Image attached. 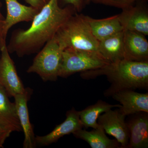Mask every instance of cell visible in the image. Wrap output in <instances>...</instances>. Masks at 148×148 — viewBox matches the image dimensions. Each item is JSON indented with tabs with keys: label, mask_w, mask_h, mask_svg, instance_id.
<instances>
[{
	"label": "cell",
	"mask_w": 148,
	"mask_h": 148,
	"mask_svg": "<svg viewBox=\"0 0 148 148\" xmlns=\"http://www.w3.org/2000/svg\"><path fill=\"white\" fill-rule=\"evenodd\" d=\"M63 50L53 36L38 52L27 73L37 74L44 82L57 80Z\"/></svg>",
	"instance_id": "obj_4"
},
{
	"label": "cell",
	"mask_w": 148,
	"mask_h": 148,
	"mask_svg": "<svg viewBox=\"0 0 148 148\" xmlns=\"http://www.w3.org/2000/svg\"><path fill=\"white\" fill-rule=\"evenodd\" d=\"M32 92V89L28 88L24 93L18 94L14 97L18 120L24 133V148H34L36 147L35 142L36 136L29 119L27 105Z\"/></svg>",
	"instance_id": "obj_11"
},
{
	"label": "cell",
	"mask_w": 148,
	"mask_h": 148,
	"mask_svg": "<svg viewBox=\"0 0 148 148\" xmlns=\"http://www.w3.org/2000/svg\"><path fill=\"white\" fill-rule=\"evenodd\" d=\"M122 10L118 14L119 19L123 31L138 32L147 36L148 35V11L145 2L139 1Z\"/></svg>",
	"instance_id": "obj_8"
},
{
	"label": "cell",
	"mask_w": 148,
	"mask_h": 148,
	"mask_svg": "<svg viewBox=\"0 0 148 148\" xmlns=\"http://www.w3.org/2000/svg\"><path fill=\"white\" fill-rule=\"evenodd\" d=\"M84 16L92 34L99 41L123 31L118 14L102 19H95L86 15Z\"/></svg>",
	"instance_id": "obj_17"
},
{
	"label": "cell",
	"mask_w": 148,
	"mask_h": 148,
	"mask_svg": "<svg viewBox=\"0 0 148 148\" xmlns=\"http://www.w3.org/2000/svg\"><path fill=\"white\" fill-rule=\"evenodd\" d=\"M84 15L74 14L60 27L54 38L64 50L71 49L98 53L99 41L92 34Z\"/></svg>",
	"instance_id": "obj_3"
},
{
	"label": "cell",
	"mask_w": 148,
	"mask_h": 148,
	"mask_svg": "<svg viewBox=\"0 0 148 148\" xmlns=\"http://www.w3.org/2000/svg\"><path fill=\"white\" fill-rule=\"evenodd\" d=\"M4 20H0V50L6 45V36L4 32Z\"/></svg>",
	"instance_id": "obj_24"
},
{
	"label": "cell",
	"mask_w": 148,
	"mask_h": 148,
	"mask_svg": "<svg viewBox=\"0 0 148 148\" xmlns=\"http://www.w3.org/2000/svg\"><path fill=\"white\" fill-rule=\"evenodd\" d=\"M147 0H92L91 2L97 4L114 7L123 9L133 5L136 2H147Z\"/></svg>",
	"instance_id": "obj_20"
},
{
	"label": "cell",
	"mask_w": 148,
	"mask_h": 148,
	"mask_svg": "<svg viewBox=\"0 0 148 148\" xmlns=\"http://www.w3.org/2000/svg\"><path fill=\"white\" fill-rule=\"evenodd\" d=\"M29 5L38 10L45 6L50 0H25Z\"/></svg>",
	"instance_id": "obj_22"
},
{
	"label": "cell",
	"mask_w": 148,
	"mask_h": 148,
	"mask_svg": "<svg viewBox=\"0 0 148 148\" xmlns=\"http://www.w3.org/2000/svg\"><path fill=\"white\" fill-rule=\"evenodd\" d=\"M9 97L0 85V126L12 132L22 131L15 103L10 102Z\"/></svg>",
	"instance_id": "obj_16"
},
{
	"label": "cell",
	"mask_w": 148,
	"mask_h": 148,
	"mask_svg": "<svg viewBox=\"0 0 148 148\" xmlns=\"http://www.w3.org/2000/svg\"><path fill=\"white\" fill-rule=\"evenodd\" d=\"M120 104L111 105L99 100L94 105L88 106L82 110L79 111L80 119L83 127L93 129L98 128L100 125L98 123V117L102 114L114 108H119Z\"/></svg>",
	"instance_id": "obj_19"
},
{
	"label": "cell",
	"mask_w": 148,
	"mask_h": 148,
	"mask_svg": "<svg viewBox=\"0 0 148 148\" xmlns=\"http://www.w3.org/2000/svg\"><path fill=\"white\" fill-rule=\"evenodd\" d=\"M66 120L56 125L50 133L44 136H36L35 138L36 146L45 147L56 143L59 139L66 135L73 134L83 125L80 119L79 111L73 108L67 112Z\"/></svg>",
	"instance_id": "obj_9"
},
{
	"label": "cell",
	"mask_w": 148,
	"mask_h": 148,
	"mask_svg": "<svg viewBox=\"0 0 148 148\" xmlns=\"http://www.w3.org/2000/svg\"><path fill=\"white\" fill-rule=\"evenodd\" d=\"M64 3L72 6L77 13L80 12L86 5L85 0H62Z\"/></svg>",
	"instance_id": "obj_21"
},
{
	"label": "cell",
	"mask_w": 148,
	"mask_h": 148,
	"mask_svg": "<svg viewBox=\"0 0 148 148\" xmlns=\"http://www.w3.org/2000/svg\"><path fill=\"white\" fill-rule=\"evenodd\" d=\"M125 59L148 61V42L146 36L135 32L123 31Z\"/></svg>",
	"instance_id": "obj_13"
},
{
	"label": "cell",
	"mask_w": 148,
	"mask_h": 148,
	"mask_svg": "<svg viewBox=\"0 0 148 148\" xmlns=\"http://www.w3.org/2000/svg\"><path fill=\"white\" fill-rule=\"evenodd\" d=\"M92 0H85V4L86 5L90 3V2H91Z\"/></svg>",
	"instance_id": "obj_26"
},
{
	"label": "cell",
	"mask_w": 148,
	"mask_h": 148,
	"mask_svg": "<svg viewBox=\"0 0 148 148\" xmlns=\"http://www.w3.org/2000/svg\"><path fill=\"white\" fill-rule=\"evenodd\" d=\"M124 32H120L99 41V54L109 64L124 60Z\"/></svg>",
	"instance_id": "obj_15"
},
{
	"label": "cell",
	"mask_w": 148,
	"mask_h": 148,
	"mask_svg": "<svg viewBox=\"0 0 148 148\" xmlns=\"http://www.w3.org/2000/svg\"><path fill=\"white\" fill-rule=\"evenodd\" d=\"M76 12L71 5L61 8L58 0H50L35 16L29 28L14 30L7 45L9 52L19 57L38 53Z\"/></svg>",
	"instance_id": "obj_1"
},
{
	"label": "cell",
	"mask_w": 148,
	"mask_h": 148,
	"mask_svg": "<svg viewBox=\"0 0 148 148\" xmlns=\"http://www.w3.org/2000/svg\"><path fill=\"white\" fill-rule=\"evenodd\" d=\"M148 113L140 112L130 115L126 121L129 132L127 148L148 147Z\"/></svg>",
	"instance_id": "obj_12"
},
{
	"label": "cell",
	"mask_w": 148,
	"mask_h": 148,
	"mask_svg": "<svg viewBox=\"0 0 148 148\" xmlns=\"http://www.w3.org/2000/svg\"><path fill=\"white\" fill-rule=\"evenodd\" d=\"M83 77L105 75L112 83L106 91L107 96L124 89L135 90L148 87V61L124 60L101 68L82 73Z\"/></svg>",
	"instance_id": "obj_2"
},
{
	"label": "cell",
	"mask_w": 148,
	"mask_h": 148,
	"mask_svg": "<svg viewBox=\"0 0 148 148\" xmlns=\"http://www.w3.org/2000/svg\"><path fill=\"white\" fill-rule=\"evenodd\" d=\"M125 117L119 108L114 110L111 109L101 114L97 121L105 132L115 138L122 148L127 147L129 140V132Z\"/></svg>",
	"instance_id": "obj_7"
},
{
	"label": "cell",
	"mask_w": 148,
	"mask_h": 148,
	"mask_svg": "<svg viewBox=\"0 0 148 148\" xmlns=\"http://www.w3.org/2000/svg\"><path fill=\"white\" fill-rule=\"evenodd\" d=\"M12 132L0 126V148L3 147L6 140L10 136Z\"/></svg>",
	"instance_id": "obj_23"
},
{
	"label": "cell",
	"mask_w": 148,
	"mask_h": 148,
	"mask_svg": "<svg viewBox=\"0 0 148 148\" xmlns=\"http://www.w3.org/2000/svg\"><path fill=\"white\" fill-rule=\"evenodd\" d=\"M111 96L119 102L120 111L125 116L144 112L148 113V93H140L132 89L119 90Z\"/></svg>",
	"instance_id": "obj_10"
},
{
	"label": "cell",
	"mask_w": 148,
	"mask_h": 148,
	"mask_svg": "<svg viewBox=\"0 0 148 148\" xmlns=\"http://www.w3.org/2000/svg\"><path fill=\"white\" fill-rule=\"evenodd\" d=\"M0 56H1V50H0Z\"/></svg>",
	"instance_id": "obj_27"
},
{
	"label": "cell",
	"mask_w": 148,
	"mask_h": 148,
	"mask_svg": "<svg viewBox=\"0 0 148 148\" xmlns=\"http://www.w3.org/2000/svg\"><path fill=\"white\" fill-rule=\"evenodd\" d=\"M2 4L0 1V20H4L5 19V17L3 16L1 12V8Z\"/></svg>",
	"instance_id": "obj_25"
},
{
	"label": "cell",
	"mask_w": 148,
	"mask_h": 148,
	"mask_svg": "<svg viewBox=\"0 0 148 148\" xmlns=\"http://www.w3.org/2000/svg\"><path fill=\"white\" fill-rule=\"evenodd\" d=\"M5 45L1 50L0 56V85L7 92L10 97H14L24 93L25 88L18 76L14 62Z\"/></svg>",
	"instance_id": "obj_6"
},
{
	"label": "cell",
	"mask_w": 148,
	"mask_h": 148,
	"mask_svg": "<svg viewBox=\"0 0 148 148\" xmlns=\"http://www.w3.org/2000/svg\"><path fill=\"white\" fill-rule=\"evenodd\" d=\"M109 64L99 53L87 51L66 49L62 53L58 77L101 69Z\"/></svg>",
	"instance_id": "obj_5"
},
{
	"label": "cell",
	"mask_w": 148,
	"mask_h": 148,
	"mask_svg": "<svg viewBox=\"0 0 148 148\" xmlns=\"http://www.w3.org/2000/svg\"><path fill=\"white\" fill-rule=\"evenodd\" d=\"M73 135L76 138L86 141L92 148H121L120 144L116 139L111 140L107 137L101 125L90 131L81 129Z\"/></svg>",
	"instance_id": "obj_18"
},
{
	"label": "cell",
	"mask_w": 148,
	"mask_h": 148,
	"mask_svg": "<svg viewBox=\"0 0 148 148\" xmlns=\"http://www.w3.org/2000/svg\"><path fill=\"white\" fill-rule=\"evenodd\" d=\"M7 15L4 19V32L7 36L9 30L14 25L21 22L32 21L39 10L31 6H26L17 0H5Z\"/></svg>",
	"instance_id": "obj_14"
}]
</instances>
